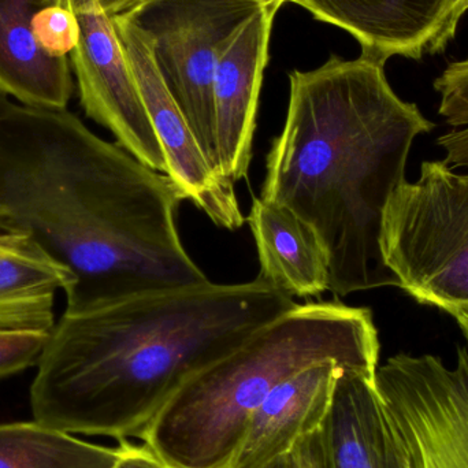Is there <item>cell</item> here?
Listing matches in <instances>:
<instances>
[{
	"label": "cell",
	"instance_id": "1",
	"mask_svg": "<svg viewBox=\"0 0 468 468\" xmlns=\"http://www.w3.org/2000/svg\"><path fill=\"white\" fill-rule=\"evenodd\" d=\"M184 200L73 112L0 90V232L30 237L73 274L65 313L208 282L178 232Z\"/></svg>",
	"mask_w": 468,
	"mask_h": 468
},
{
	"label": "cell",
	"instance_id": "2",
	"mask_svg": "<svg viewBox=\"0 0 468 468\" xmlns=\"http://www.w3.org/2000/svg\"><path fill=\"white\" fill-rule=\"evenodd\" d=\"M296 304L256 277L65 313L36 365L33 418L70 434L140 439L186 379Z\"/></svg>",
	"mask_w": 468,
	"mask_h": 468
},
{
	"label": "cell",
	"instance_id": "3",
	"mask_svg": "<svg viewBox=\"0 0 468 468\" xmlns=\"http://www.w3.org/2000/svg\"><path fill=\"white\" fill-rule=\"evenodd\" d=\"M385 63L332 55L313 70L292 71L285 123L266 159L261 199L315 230L337 297L400 286L382 255L385 211L406 183L412 143L434 128L396 95Z\"/></svg>",
	"mask_w": 468,
	"mask_h": 468
},
{
	"label": "cell",
	"instance_id": "4",
	"mask_svg": "<svg viewBox=\"0 0 468 468\" xmlns=\"http://www.w3.org/2000/svg\"><path fill=\"white\" fill-rule=\"evenodd\" d=\"M378 359L368 308L296 304L186 379L140 440L169 468H232L250 417L281 382L324 360L376 377Z\"/></svg>",
	"mask_w": 468,
	"mask_h": 468
},
{
	"label": "cell",
	"instance_id": "5",
	"mask_svg": "<svg viewBox=\"0 0 468 468\" xmlns=\"http://www.w3.org/2000/svg\"><path fill=\"white\" fill-rule=\"evenodd\" d=\"M382 255L399 288L448 311L468 304V175L423 162L417 183L393 195L382 225Z\"/></svg>",
	"mask_w": 468,
	"mask_h": 468
},
{
	"label": "cell",
	"instance_id": "6",
	"mask_svg": "<svg viewBox=\"0 0 468 468\" xmlns=\"http://www.w3.org/2000/svg\"><path fill=\"white\" fill-rule=\"evenodd\" d=\"M388 468H468V352L455 367L399 354L377 368Z\"/></svg>",
	"mask_w": 468,
	"mask_h": 468
},
{
	"label": "cell",
	"instance_id": "7",
	"mask_svg": "<svg viewBox=\"0 0 468 468\" xmlns=\"http://www.w3.org/2000/svg\"><path fill=\"white\" fill-rule=\"evenodd\" d=\"M258 8L241 0H147L125 16L150 36L162 80L219 175L217 66L237 30Z\"/></svg>",
	"mask_w": 468,
	"mask_h": 468
},
{
	"label": "cell",
	"instance_id": "8",
	"mask_svg": "<svg viewBox=\"0 0 468 468\" xmlns=\"http://www.w3.org/2000/svg\"><path fill=\"white\" fill-rule=\"evenodd\" d=\"M69 5L81 27L79 46L69 59L85 114L109 129L117 144L142 164L166 175L164 148L112 19L93 0H69Z\"/></svg>",
	"mask_w": 468,
	"mask_h": 468
},
{
	"label": "cell",
	"instance_id": "9",
	"mask_svg": "<svg viewBox=\"0 0 468 468\" xmlns=\"http://www.w3.org/2000/svg\"><path fill=\"white\" fill-rule=\"evenodd\" d=\"M136 77L154 131L166 156V175L217 227L245 224L233 181L214 170L156 68L150 36L129 16L112 18Z\"/></svg>",
	"mask_w": 468,
	"mask_h": 468
},
{
	"label": "cell",
	"instance_id": "10",
	"mask_svg": "<svg viewBox=\"0 0 468 468\" xmlns=\"http://www.w3.org/2000/svg\"><path fill=\"white\" fill-rule=\"evenodd\" d=\"M278 8L261 7L242 24L217 66L214 112L221 175L237 183L252 159L259 95Z\"/></svg>",
	"mask_w": 468,
	"mask_h": 468
},
{
	"label": "cell",
	"instance_id": "11",
	"mask_svg": "<svg viewBox=\"0 0 468 468\" xmlns=\"http://www.w3.org/2000/svg\"><path fill=\"white\" fill-rule=\"evenodd\" d=\"M343 370L324 360L277 385L250 417L232 468H263L293 452L300 440L324 425Z\"/></svg>",
	"mask_w": 468,
	"mask_h": 468
},
{
	"label": "cell",
	"instance_id": "12",
	"mask_svg": "<svg viewBox=\"0 0 468 468\" xmlns=\"http://www.w3.org/2000/svg\"><path fill=\"white\" fill-rule=\"evenodd\" d=\"M356 38L362 54L420 59L455 0H288Z\"/></svg>",
	"mask_w": 468,
	"mask_h": 468
},
{
	"label": "cell",
	"instance_id": "13",
	"mask_svg": "<svg viewBox=\"0 0 468 468\" xmlns=\"http://www.w3.org/2000/svg\"><path fill=\"white\" fill-rule=\"evenodd\" d=\"M247 222L258 250V278L291 297H315L329 291V258L307 222L261 197H253Z\"/></svg>",
	"mask_w": 468,
	"mask_h": 468
},
{
	"label": "cell",
	"instance_id": "14",
	"mask_svg": "<svg viewBox=\"0 0 468 468\" xmlns=\"http://www.w3.org/2000/svg\"><path fill=\"white\" fill-rule=\"evenodd\" d=\"M49 0H0V90L19 103L63 110L73 95L70 59L41 49L32 30Z\"/></svg>",
	"mask_w": 468,
	"mask_h": 468
},
{
	"label": "cell",
	"instance_id": "15",
	"mask_svg": "<svg viewBox=\"0 0 468 468\" xmlns=\"http://www.w3.org/2000/svg\"><path fill=\"white\" fill-rule=\"evenodd\" d=\"M74 277L25 234L0 232V333L51 335L58 291Z\"/></svg>",
	"mask_w": 468,
	"mask_h": 468
},
{
	"label": "cell",
	"instance_id": "16",
	"mask_svg": "<svg viewBox=\"0 0 468 468\" xmlns=\"http://www.w3.org/2000/svg\"><path fill=\"white\" fill-rule=\"evenodd\" d=\"M324 426L330 468H388L387 428L376 377L341 371Z\"/></svg>",
	"mask_w": 468,
	"mask_h": 468
},
{
	"label": "cell",
	"instance_id": "17",
	"mask_svg": "<svg viewBox=\"0 0 468 468\" xmlns=\"http://www.w3.org/2000/svg\"><path fill=\"white\" fill-rule=\"evenodd\" d=\"M120 447H104L43 423L0 425V468H112Z\"/></svg>",
	"mask_w": 468,
	"mask_h": 468
},
{
	"label": "cell",
	"instance_id": "18",
	"mask_svg": "<svg viewBox=\"0 0 468 468\" xmlns=\"http://www.w3.org/2000/svg\"><path fill=\"white\" fill-rule=\"evenodd\" d=\"M441 96L440 115L452 132L442 134L437 144L445 153L444 164L452 169L468 170V58L451 63L434 81Z\"/></svg>",
	"mask_w": 468,
	"mask_h": 468
},
{
	"label": "cell",
	"instance_id": "19",
	"mask_svg": "<svg viewBox=\"0 0 468 468\" xmlns=\"http://www.w3.org/2000/svg\"><path fill=\"white\" fill-rule=\"evenodd\" d=\"M36 41L46 54L69 58L79 46L81 27L76 10L66 3H47L32 19Z\"/></svg>",
	"mask_w": 468,
	"mask_h": 468
},
{
	"label": "cell",
	"instance_id": "20",
	"mask_svg": "<svg viewBox=\"0 0 468 468\" xmlns=\"http://www.w3.org/2000/svg\"><path fill=\"white\" fill-rule=\"evenodd\" d=\"M49 335L0 333V378L37 365Z\"/></svg>",
	"mask_w": 468,
	"mask_h": 468
},
{
	"label": "cell",
	"instance_id": "21",
	"mask_svg": "<svg viewBox=\"0 0 468 468\" xmlns=\"http://www.w3.org/2000/svg\"><path fill=\"white\" fill-rule=\"evenodd\" d=\"M299 468H330L329 450H327L324 426L307 434L297 442L293 450Z\"/></svg>",
	"mask_w": 468,
	"mask_h": 468
},
{
	"label": "cell",
	"instance_id": "22",
	"mask_svg": "<svg viewBox=\"0 0 468 468\" xmlns=\"http://www.w3.org/2000/svg\"><path fill=\"white\" fill-rule=\"evenodd\" d=\"M120 458L112 468H169L147 445H136L129 440L118 441Z\"/></svg>",
	"mask_w": 468,
	"mask_h": 468
},
{
	"label": "cell",
	"instance_id": "23",
	"mask_svg": "<svg viewBox=\"0 0 468 468\" xmlns=\"http://www.w3.org/2000/svg\"><path fill=\"white\" fill-rule=\"evenodd\" d=\"M468 11V0H455L452 8H451L450 16H448L447 22H445L444 27L441 32L436 36L431 46H429V54L436 55L444 52L447 48L448 44L455 37L456 30H458L459 21H461L463 14Z\"/></svg>",
	"mask_w": 468,
	"mask_h": 468
},
{
	"label": "cell",
	"instance_id": "24",
	"mask_svg": "<svg viewBox=\"0 0 468 468\" xmlns=\"http://www.w3.org/2000/svg\"><path fill=\"white\" fill-rule=\"evenodd\" d=\"M110 18L131 16L147 0H93ZM69 3V0H68Z\"/></svg>",
	"mask_w": 468,
	"mask_h": 468
},
{
	"label": "cell",
	"instance_id": "25",
	"mask_svg": "<svg viewBox=\"0 0 468 468\" xmlns=\"http://www.w3.org/2000/svg\"><path fill=\"white\" fill-rule=\"evenodd\" d=\"M448 314L453 316L458 322L459 327L463 332L464 337H466L468 343V304L461 305V307L451 308L447 311Z\"/></svg>",
	"mask_w": 468,
	"mask_h": 468
},
{
	"label": "cell",
	"instance_id": "26",
	"mask_svg": "<svg viewBox=\"0 0 468 468\" xmlns=\"http://www.w3.org/2000/svg\"><path fill=\"white\" fill-rule=\"evenodd\" d=\"M263 468H299V466H297L296 456H294L293 452H291L288 455L275 459L274 462H271V463L267 464Z\"/></svg>",
	"mask_w": 468,
	"mask_h": 468
},
{
	"label": "cell",
	"instance_id": "27",
	"mask_svg": "<svg viewBox=\"0 0 468 468\" xmlns=\"http://www.w3.org/2000/svg\"><path fill=\"white\" fill-rule=\"evenodd\" d=\"M241 2L253 3V5H259V7H272L280 10L281 5L288 0H241Z\"/></svg>",
	"mask_w": 468,
	"mask_h": 468
},
{
	"label": "cell",
	"instance_id": "28",
	"mask_svg": "<svg viewBox=\"0 0 468 468\" xmlns=\"http://www.w3.org/2000/svg\"><path fill=\"white\" fill-rule=\"evenodd\" d=\"M49 2H52V3H66V5H69L68 0H49Z\"/></svg>",
	"mask_w": 468,
	"mask_h": 468
}]
</instances>
